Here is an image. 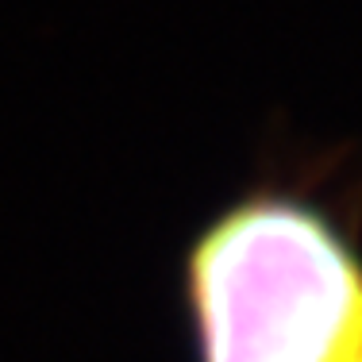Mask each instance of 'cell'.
Masks as SVG:
<instances>
[{
  "label": "cell",
  "mask_w": 362,
  "mask_h": 362,
  "mask_svg": "<svg viewBox=\"0 0 362 362\" xmlns=\"http://www.w3.org/2000/svg\"><path fill=\"white\" fill-rule=\"evenodd\" d=\"M201 362H362V251L308 193H239L185 251Z\"/></svg>",
  "instance_id": "obj_1"
}]
</instances>
